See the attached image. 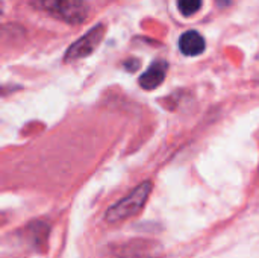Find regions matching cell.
<instances>
[{
  "mask_svg": "<svg viewBox=\"0 0 259 258\" xmlns=\"http://www.w3.org/2000/svg\"><path fill=\"white\" fill-rule=\"evenodd\" d=\"M124 67H126L129 71H135V70L140 67V61H138V59H129V61L124 62Z\"/></svg>",
  "mask_w": 259,
  "mask_h": 258,
  "instance_id": "obj_7",
  "label": "cell"
},
{
  "mask_svg": "<svg viewBox=\"0 0 259 258\" xmlns=\"http://www.w3.org/2000/svg\"><path fill=\"white\" fill-rule=\"evenodd\" d=\"M202 8V0H178V9L184 17H191Z\"/></svg>",
  "mask_w": 259,
  "mask_h": 258,
  "instance_id": "obj_6",
  "label": "cell"
},
{
  "mask_svg": "<svg viewBox=\"0 0 259 258\" xmlns=\"http://www.w3.org/2000/svg\"><path fill=\"white\" fill-rule=\"evenodd\" d=\"M179 49L185 56H199L205 52V38L197 30H187L179 38Z\"/></svg>",
  "mask_w": 259,
  "mask_h": 258,
  "instance_id": "obj_5",
  "label": "cell"
},
{
  "mask_svg": "<svg viewBox=\"0 0 259 258\" xmlns=\"http://www.w3.org/2000/svg\"><path fill=\"white\" fill-rule=\"evenodd\" d=\"M153 189V184L150 181H144L137 189H134L127 196H124L121 201H118L115 205H112L106 213V220L109 224H120L124 222L134 216H137L144 204L147 202V198Z\"/></svg>",
  "mask_w": 259,
  "mask_h": 258,
  "instance_id": "obj_2",
  "label": "cell"
},
{
  "mask_svg": "<svg viewBox=\"0 0 259 258\" xmlns=\"http://www.w3.org/2000/svg\"><path fill=\"white\" fill-rule=\"evenodd\" d=\"M167 70H168V64L167 61H155L141 76H140V85L141 88L144 90H155L158 88L164 79H165V75H167Z\"/></svg>",
  "mask_w": 259,
  "mask_h": 258,
  "instance_id": "obj_4",
  "label": "cell"
},
{
  "mask_svg": "<svg viewBox=\"0 0 259 258\" xmlns=\"http://www.w3.org/2000/svg\"><path fill=\"white\" fill-rule=\"evenodd\" d=\"M32 5L70 24L82 23L90 15V6L85 0H32Z\"/></svg>",
  "mask_w": 259,
  "mask_h": 258,
  "instance_id": "obj_1",
  "label": "cell"
},
{
  "mask_svg": "<svg viewBox=\"0 0 259 258\" xmlns=\"http://www.w3.org/2000/svg\"><path fill=\"white\" fill-rule=\"evenodd\" d=\"M105 30H106V27L102 23H99L93 29H90L83 36H80L77 41H74L68 47V50L64 55V62H73V61L90 56L102 43V40L105 36Z\"/></svg>",
  "mask_w": 259,
  "mask_h": 258,
  "instance_id": "obj_3",
  "label": "cell"
}]
</instances>
